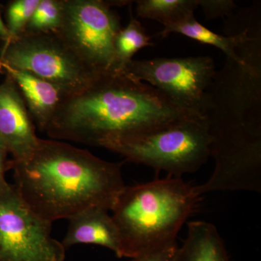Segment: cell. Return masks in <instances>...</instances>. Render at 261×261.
<instances>
[{
  "label": "cell",
  "mask_w": 261,
  "mask_h": 261,
  "mask_svg": "<svg viewBox=\"0 0 261 261\" xmlns=\"http://www.w3.org/2000/svg\"><path fill=\"white\" fill-rule=\"evenodd\" d=\"M202 116L182 109L124 72H108L65 97L45 133L55 140L103 147L111 141Z\"/></svg>",
  "instance_id": "6da1fadb"
},
{
  "label": "cell",
  "mask_w": 261,
  "mask_h": 261,
  "mask_svg": "<svg viewBox=\"0 0 261 261\" xmlns=\"http://www.w3.org/2000/svg\"><path fill=\"white\" fill-rule=\"evenodd\" d=\"M10 163L16 191L51 224L90 207L112 211L126 187L121 173L124 163L108 162L58 140L39 138L30 157Z\"/></svg>",
  "instance_id": "7a4b0ae2"
},
{
  "label": "cell",
  "mask_w": 261,
  "mask_h": 261,
  "mask_svg": "<svg viewBox=\"0 0 261 261\" xmlns=\"http://www.w3.org/2000/svg\"><path fill=\"white\" fill-rule=\"evenodd\" d=\"M200 197L195 186L173 176L125 187L112 210L122 257L134 258L176 244Z\"/></svg>",
  "instance_id": "3957f363"
},
{
  "label": "cell",
  "mask_w": 261,
  "mask_h": 261,
  "mask_svg": "<svg viewBox=\"0 0 261 261\" xmlns=\"http://www.w3.org/2000/svg\"><path fill=\"white\" fill-rule=\"evenodd\" d=\"M103 148L126 161L145 165L170 176L197 172L211 156L208 123L205 116L189 117L166 126L126 136Z\"/></svg>",
  "instance_id": "277c9868"
},
{
  "label": "cell",
  "mask_w": 261,
  "mask_h": 261,
  "mask_svg": "<svg viewBox=\"0 0 261 261\" xmlns=\"http://www.w3.org/2000/svg\"><path fill=\"white\" fill-rule=\"evenodd\" d=\"M0 62L53 84L65 97L82 92L102 74L82 61L56 34H23L5 42Z\"/></svg>",
  "instance_id": "5b68a950"
},
{
  "label": "cell",
  "mask_w": 261,
  "mask_h": 261,
  "mask_svg": "<svg viewBox=\"0 0 261 261\" xmlns=\"http://www.w3.org/2000/svg\"><path fill=\"white\" fill-rule=\"evenodd\" d=\"M126 3L64 0L63 23L54 34L92 69L101 73L115 71V39L122 27L112 7Z\"/></svg>",
  "instance_id": "8992f818"
},
{
  "label": "cell",
  "mask_w": 261,
  "mask_h": 261,
  "mask_svg": "<svg viewBox=\"0 0 261 261\" xmlns=\"http://www.w3.org/2000/svg\"><path fill=\"white\" fill-rule=\"evenodd\" d=\"M123 72L157 89L182 109L202 116L206 92L216 73L208 56L132 60Z\"/></svg>",
  "instance_id": "52a82bcc"
},
{
  "label": "cell",
  "mask_w": 261,
  "mask_h": 261,
  "mask_svg": "<svg viewBox=\"0 0 261 261\" xmlns=\"http://www.w3.org/2000/svg\"><path fill=\"white\" fill-rule=\"evenodd\" d=\"M14 186L0 191V261H65L66 249L51 237Z\"/></svg>",
  "instance_id": "ba28073f"
},
{
  "label": "cell",
  "mask_w": 261,
  "mask_h": 261,
  "mask_svg": "<svg viewBox=\"0 0 261 261\" xmlns=\"http://www.w3.org/2000/svg\"><path fill=\"white\" fill-rule=\"evenodd\" d=\"M0 136L14 161L30 157L39 140L23 97L8 75L0 84Z\"/></svg>",
  "instance_id": "9c48e42d"
},
{
  "label": "cell",
  "mask_w": 261,
  "mask_h": 261,
  "mask_svg": "<svg viewBox=\"0 0 261 261\" xmlns=\"http://www.w3.org/2000/svg\"><path fill=\"white\" fill-rule=\"evenodd\" d=\"M0 72L13 80L18 87L33 121L41 132H45L65 98L58 87L30 72L15 69L0 62Z\"/></svg>",
  "instance_id": "30bf717a"
},
{
  "label": "cell",
  "mask_w": 261,
  "mask_h": 261,
  "mask_svg": "<svg viewBox=\"0 0 261 261\" xmlns=\"http://www.w3.org/2000/svg\"><path fill=\"white\" fill-rule=\"evenodd\" d=\"M101 207H90L69 218L68 231L61 242L65 249L80 244L96 245L122 257L119 230L112 216Z\"/></svg>",
  "instance_id": "8fae6325"
},
{
  "label": "cell",
  "mask_w": 261,
  "mask_h": 261,
  "mask_svg": "<svg viewBox=\"0 0 261 261\" xmlns=\"http://www.w3.org/2000/svg\"><path fill=\"white\" fill-rule=\"evenodd\" d=\"M175 261H231L214 224L202 221L188 224L187 238L178 247Z\"/></svg>",
  "instance_id": "7c38bea8"
},
{
  "label": "cell",
  "mask_w": 261,
  "mask_h": 261,
  "mask_svg": "<svg viewBox=\"0 0 261 261\" xmlns=\"http://www.w3.org/2000/svg\"><path fill=\"white\" fill-rule=\"evenodd\" d=\"M172 33L182 34L202 44H209L219 48L221 51H224L227 58L236 62L243 61V57L239 47L246 37L247 27L238 34L233 35H220L199 23L194 16L180 23L165 27L161 32L159 33V36L165 38Z\"/></svg>",
  "instance_id": "4fadbf2b"
},
{
  "label": "cell",
  "mask_w": 261,
  "mask_h": 261,
  "mask_svg": "<svg viewBox=\"0 0 261 261\" xmlns=\"http://www.w3.org/2000/svg\"><path fill=\"white\" fill-rule=\"evenodd\" d=\"M137 16L150 19L168 27L195 16L197 0H138Z\"/></svg>",
  "instance_id": "5bb4252c"
},
{
  "label": "cell",
  "mask_w": 261,
  "mask_h": 261,
  "mask_svg": "<svg viewBox=\"0 0 261 261\" xmlns=\"http://www.w3.org/2000/svg\"><path fill=\"white\" fill-rule=\"evenodd\" d=\"M149 46H153L150 37L140 22L130 15L129 23L121 29L115 39V71L123 72L137 51Z\"/></svg>",
  "instance_id": "9a60e30c"
},
{
  "label": "cell",
  "mask_w": 261,
  "mask_h": 261,
  "mask_svg": "<svg viewBox=\"0 0 261 261\" xmlns=\"http://www.w3.org/2000/svg\"><path fill=\"white\" fill-rule=\"evenodd\" d=\"M64 0H39L23 34H54L63 23Z\"/></svg>",
  "instance_id": "2e32d148"
},
{
  "label": "cell",
  "mask_w": 261,
  "mask_h": 261,
  "mask_svg": "<svg viewBox=\"0 0 261 261\" xmlns=\"http://www.w3.org/2000/svg\"><path fill=\"white\" fill-rule=\"evenodd\" d=\"M39 3V0H13L9 2L5 8V21L9 34L8 42L23 34Z\"/></svg>",
  "instance_id": "e0dca14e"
},
{
  "label": "cell",
  "mask_w": 261,
  "mask_h": 261,
  "mask_svg": "<svg viewBox=\"0 0 261 261\" xmlns=\"http://www.w3.org/2000/svg\"><path fill=\"white\" fill-rule=\"evenodd\" d=\"M197 3L203 10L207 20L226 16L236 7L231 0H197Z\"/></svg>",
  "instance_id": "ac0fdd59"
},
{
  "label": "cell",
  "mask_w": 261,
  "mask_h": 261,
  "mask_svg": "<svg viewBox=\"0 0 261 261\" xmlns=\"http://www.w3.org/2000/svg\"><path fill=\"white\" fill-rule=\"evenodd\" d=\"M177 244L159 251L134 257L130 261H175L178 250Z\"/></svg>",
  "instance_id": "d6986e66"
},
{
  "label": "cell",
  "mask_w": 261,
  "mask_h": 261,
  "mask_svg": "<svg viewBox=\"0 0 261 261\" xmlns=\"http://www.w3.org/2000/svg\"><path fill=\"white\" fill-rule=\"evenodd\" d=\"M8 151L0 149V191L6 190L10 186L5 178V173L8 170L11 169L10 161H7Z\"/></svg>",
  "instance_id": "ffe728a7"
},
{
  "label": "cell",
  "mask_w": 261,
  "mask_h": 261,
  "mask_svg": "<svg viewBox=\"0 0 261 261\" xmlns=\"http://www.w3.org/2000/svg\"><path fill=\"white\" fill-rule=\"evenodd\" d=\"M0 39L4 41V43L9 40V34H8L5 21L2 18L1 13H0Z\"/></svg>",
  "instance_id": "44dd1931"
},
{
  "label": "cell",
  "mask_w": 261,
  "mask_h": 261,
  "mask_svg": "<svg viewBox=\"0 0 261 261\" xmlns=\"http://www.w3.org/2000/svg\"><path fill=\"white\" fill-rule=\"evenodd\" d=\"M0 149H6V150H8V149H7L6 145H5L4 141H3L1 136H0Z\"/></svg>",
  "instance_id": "7402d4cb"
}]
</instances>
